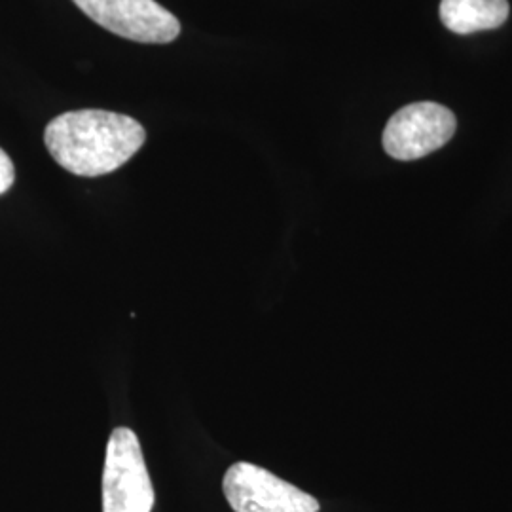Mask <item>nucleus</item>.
Instances as JSON below:
<instances>
[{
    "mask_svg": "<svg viewBox=\"0 0 512 512\" xmlns=\"http://www.w3.org/2000/svg\"><path fill=\"white\" fill-rule=\"evenodd\" d=\"M97 25L143 44H167L181 35V23L156 0H73Z\"/></svg>",
    "mask_w": 512,
    "mask_h": 512,
    "instance_id": "nucleus-5",
    "label": "nucleus"
},
{
    "mask_svg": "<svg viewBox=\"0 0 512 512\" xmlns=\"http://www.w3.org/2000/svg\"><path fill=\"white\" fill-rule=\"evenodd\" d=\"M222 490L234 512H319L315 497L245 461L226 471Z\"/></svg>",
    "mask_w": 512,
    "mask_h": 512,
    "instance_id": "nucleus-4",
    "label": "nucleus"
},
{
    "mask_svg": "<svg viewBox=\"0 0 512 512\" xmlns=\"http://www.w3.org/2000/svg\"><path fill=\"white\" fill-rule=\"evenodd\" d=\"M16 179V169L10 156L0 148V196L6 194Z\"/></svg>",
    "mask_w": 512,
    "mask_h": 512,
    "instance_id": "nucleus-7",
    "label": "nucleus"
},
{
    "mask_svg": "<svg viewBox=\"0 0 512 512\" xmlns=\"http://www.w3.org/2000/svg\"><path fill=\"white\" fill-rule=\"evenodd\" d=\"M509 18L507 0H442L440 19L458 35L490 31L501 27Z\"/></svg>",
    "mask_w": 512,
    "mask_h": 512,
    "instance_id": "nucleus-6",
    "label": "nucleus"
},
{
    "mask_svg": "<svg viewBox=\"0 0 512 512\" xmlns=\"http://www.w3.org/2000/svg\"><path fill=\"white\" fill-rule=\"evenodd\" d=\"M458 122L450 109L423 101L397 110L384 129L385 152L401 162L420 160L444 147L456 133Z\"/></svg>",
    "mask_w": 512,
    "mask_h": 512,
    "instance_id": "nucleus-3",
    "label": "nucleus"
},
{
    "mask_svg": "<svg viewBox=\"0 0 512 512\" xmlns=\"http://www.w3.org/2000/svg\"><path fill=\"white\" fill-rule=\"evenodd\" d=\"M154 499L141 442L128 427L114 429L103 471V512H150Z\"/></svg>",
    "mask_w": 512,
    "mask_h": 512,
    "instance_id": "nucleus-2",
    "label": "nucleus"
},
{
    "mask_svg": "<svg viewBox=\"0 0 512 512\" xmlns=\"http://www.w3.org/2000/svg\"><path fill=\"white\" fill-rule=\"evenodd\" d=\"M145 141L147 131L137 120L109 110L65 112L44 131L52 158L78 177H101L120 169Z\"/></svg>",
    "mask_w": 512,
    "mask_h": 512,
    "instance_id": "nucleus-1",
    "label": "nucleus"
}]
</instances>
